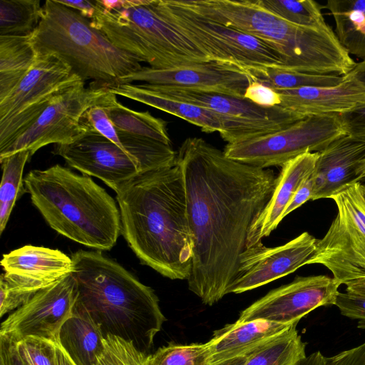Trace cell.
Masks as SVG:
<instances>
[{
    "label": "cell",
    "mask_w": 365,
    "mask_h": 365,
    "mask_svg": "<svg viewBox=\"0 0 365 365\" xmlns=\"http://www.w3.org/2000/svg\"><path fill=\"white\" fill-rule=\"evenodd\" d=\"M30 151L22 150L1 160L2 178L0 185V233L5 230L16 200L26 192L23 172L31 158Z\"/></svg>",
    "instance_id": "31"
},
{
    "label": "cell",
    "mask_w": 365,
    "mask_h": 365,
    "mask_svg": "<svg viewBox=\"0 0 365 365\" xmlns=\"http://www.w3.org/2000/svg\"><path fill=\"white\" fill-rule=\"evenodd\" d=\"M252 81L247 73L238 66L207 61L168 69L143 67L120 78L119 83L143 81L150 85L178 86L244 98Z\"/></svg>",
    "instance_id": "19"
},
{
    "label": "cell",
    "mask_w": 365,
    "mask_h": 365,
    "mask_svg": "<svg viewBox=\"0 0 365 365\" xmlns=\"http://www.w3.org/2000/svg\"><path fill=\"white\" fill-rule=\"evenodd\" d=\"M318 240L304 232L283 245L267 247L259 242L242 253L231 293L262 287L309 264Z\"/></svg>",
    "instance_id": "18"
},
{
    "label": "cell",
    "mask_w": 365,
    "mask_h": 365,
    "mask_svg": "<svg viewBox=\"0 0 365 365\" xmlns=\"http://www.w3.org/2000/svg\"><path fill=\"white\" fill-rule=\"evenodd\" d=\"M162 18L203 52L210 61L241 68H284L282 56L263 41L212 21L179 0H154Z\"/></svg>",
    "instance_id": "8"
},
{
    "label": "cell",
    "mask_w": 365,
    "mask_h": 365,
    "mask_svg": "<svg viewBox=\"0 0 365 365\" xmlns=\"http://www.w3.org/2000/svg\"><path fill=\"white\" fill-rule=\"evenodd\" d=\"M365 159V143L343 135L319 152L313 173L312 200L331 198L357 182V170Z\"/></svg>",
    "instance_id": "23"
},
{
    "label": "cell",
    "mask_w": 365,
    "mask_h": 365,
    "mask_svg": "<svg viewBox=\"0 0 365 365\" xmlns=\"http://www.w3.org/2000/svg\"><path fill=\"white\" fill-rule=\"evenodd\" d=\"M293 324L265 320L227 324L214 331L207 341L210 351V364L250 354Z\"/></svg>",
    "instance_id": "24"
},
{
    "label": "cell",
    "mask_w": 365,
    "mask_h": 365,
    "mask_svg": "<svg viewBox=\"0 0 365 365\" xmlns=\"http://www.w3.org/2000/svg\"><path fill=\"white\" fill-rule=\"evenodd\" d=\"M42 16L39 0H1L0 36H28Z\"/></svg>",
    "instance_id": "32"
},
{
    "label": "cell",
    "mask_w": 365,
    "mask_h": 365,
    "mask_svg": "<svg viewBox=\"0 0 365 365\" xmlns=\"http://www.w3.org/2000/svg\"><path fill=\"white\" fill-rule=\"evenodd\" d=\"M148 354L118 336L107 335L95 365H146Z\"/></svg>",
    "instance_id": "35"
},
{
    "label": "cell",
    "mask_w": 365,
    "mask_h": 365,
    "mask_svg": "<svg viewBox=\"0 0 365 365\" xmlns=\"http://www.w3.org/2000/svg\"><path fill=\"white\" fill-rule=\"evenodd\" d=\"M97 11L91 20L117 48L146 62L150 68L168 69L210 61L189 39L168 24L154 0H125L112 11Z\"/></svg>",
    "instance_id": "7"
},
{
    "label": "cell",
    "mask_w": 365,
    "mask_h": 365,
    "mask_svg": "<svg viewBox=\"0 0 365 365\" xmlns=\"http://www.w3.org/2000/svg\"><path fill=\"white\" fill-rule=\"evenodd\" d=\"M36 53L28 36H0V101L34 64Z\"/></svg>",
    "instance_id": "27"
},
{
    "label": "cell",
    "mask_w": 365,
    "mask_h": 365,
    "mask_svg": "<svg viewBox=\"0 0 365 365\" xmlns=\"http://www.w3.org/2000/svg\"><path fill=\"white\" fill-rule=\"evenodd\" d=\"M362 185V187H363V190H364V195H365V185Z\"/></svg>",
    "instance_id": "50"
},
{
    "label": "cell",
    "mask_w": 365,
    "mask_h": 365,
    "mask_svg": "<svg viewBox=\"0 0 365 365\" xmlns=\"http://www.w3.org/2000/svg\"><path fill=\"white\" fill-rule=\"evenodd\" d=\"M179 1L212 21L267 43L282 56L284 69L345 76L356 64L330 26L316 29L292 24L264 8L258 1Z\"/></svg>",
    "instance_id": "4"
},
{
    "label": "cell",
    "mask_w": 365,
    "mask_h": 365,
    "mask_svg": "<svg viewBox=\"0 0 365 365\" xmlns=\"http://www.w3.org/2000/svg\"><path fill=\"white\" fill-rule=\"evenodd\" d=\"M103 106L117 131L171 145L164 120L148 111H136L124 106L117 101L115 94Z\"/></svg>",
    "instance_id": "28"
},
{
    "label": "cell",
    "mask_w": 365,
    "mask_h": 365,
    "mask_svg": "<svg viewBox=\"0 0 365 365\" xmlns=\"http://www.w3.org/2000/svg\"><path fill=\"white\" fill-rule=\"evenodd\" d=\"M331 198L337 214L325 235L318 240L309 262L320 264L341 285L365 279V195L360 182L350 184Z\"/></svg>",
    "instance_id": "9"
},
{
    "label": "cell",
    "mask_w": 365,
    "mask_h": 365,
    "mask_svg": "<svg viewBox=\"0 0 365 365\" xmlns=\"http://www.w3.org/2000/svg\"><path fill=\"white\" fill-rule=\"evenodd\" d=\"M113 95L107 87L92 83L75 86L56 96L36 120L0 150V160L22 150L32 156L49 144L71 143L87 132L81 123L83 114L95 105H105Z\"/></svg>",
    "instance_id": "12"
},
{
    "label": "cell",
    "mask_w": 365,
    "mask_h": 365,
    "mask_svg": "<svg viewBox=\"0 0 365 365\" xmlns=\"http://www.w3.org/2000/svg\"><path fill=\"white\" fill-rule=\"evenodd\" d=\"M318 157L319 152H307L282 166L271 197L249 229L245 248L262 242L277 227L297 190L314 173Z\"/></svg>",
    "instance_id": "21"
},
{
    "label": "cell",
    "mask_w": 365,
    "mask_h": 365,
    "mask_svg": "<svg viewBox=\"0 0 365 365\" xmlns=\"http://www.w3.org/2000/svg\"><path fill=\"white\" fill-rule=\"evenodd\" d=\"M207 342L179 344L170 343L149 354L146 365H209Z\"/></svg>",
    "instance_id": "34"
},
{
    "label": "cell",
    "mask_w": 365,
    "mask_h": 365,
    "mask_svg": "<svg viewBox=\"0 0 365 365\" xmlns=\"http://www.w3.org/2000/svg\"><path fill=\"white\" fill-rule=\"evenodd\" d=\"M78 297L77 284L69 274L38 291L2 322L0 335L19 341L38 337L58 341L59 331L72 314Z\"/></svg>",
    "instance_id": "15"
},
{
    "label": "cell",
    "mask_w": 365,
    "mask_h": 365,
    "mask_svg": "<svg viewBox=\"0 0 365 365\" xmlns=\"http://www.w3.org/2000/svg\"><path fill=\"white\" fill-rule=\"evenodd\" d=\"M244 98L262 107L278 106L281 102L276 90L255 81H252L247 87Z\"/></svg>",
    "instance_id": "40"
},
{
    "label": "cell",
    "mask_w": 365,
    "mask_h": 365,
    "mask_svg": "<svg viewBox=\"0 0 365 365\" xmlns=\"http://www.w3.org/2000/svg\"><path fill=\"white\" fill-rule=\"evenodd\" d=\"M104 340L99 326L76 299L72 314L59 331L57 343L76 365H95Z\"/></svg>",
    "instance_id": "25"
},
{
    "label": "cell",
    "mask_w": 365,
    "mask_h": 365,
    "mask_svg": "<svg viewBox=\"0 0 365 365\" xmlns=\"http://www.w3.org/2000/svg\"><path fill=\"white\" fill-rule=\"evenodd\" d=\"M276 91L281 100L278 106L302 118L339 115L365 103V86L347 75L336 86Z\"/></svg>",
    "instance_id": "22"
},
{
    "label": "cell",
    "mask_w": 365,
    "mask_h": 365,
    "mask_svg": "<svg viewBox=\"0 0 365 365\" xmlns=\"http://www.w3.org/2000/svg\"><path fill=\"white\" fill-rule=\"evenodd\" d=\"M30 40L37 56H57L84 82L91 79L108 87L143 68L135 56L117 48L90 20L58 0L45 1Z\"/></svg>",
    "instance_id": "6"
},
{
    "label": "cell",
    "mask_w": 365,
    "mask_h": 365,
    "mask_svg": "<svg viewBox=\"0 0 365 365\" xmlns=\"http://www.w3.org/2000/svg\"><path fill=\"white\" fill-rule=\"evenodd\" d=\"M1 264L0 317L26 304L38 291L73 272L71 257L61 251L26 245L4 254Z\"/></svg>",
    "instance_id": "13"
},
{
    "label": "cell",
    "mask_w": 365,
    "mask_h": 365,
    "mask_svg": "<svg viewBox=\"0 0 365 365\" xmlns=\"http://www.w3.org/2000/svg\"><path fill=\"white\" fill-rule=\"evenodd\" d=\"M52 153L83 175L102 180L116 193L147 173L136 158L92 131L71 143L56 145Z\"/></svg>",
    "instance_id": "17"
},
{
    "label": "cell",
    "mask_w": 365,
    "mask_h": 365,
    "mask_svg": "<svg viewBox=\"0 0 365 365\" xmlns=\"http://www.w3.org/2000/svg\"><path fill=\"white\" fill-rule=\"evenodd\" d=\"M346 75L365 86V60L356 63L353 69Z\"/></svg>",
    "instance_id": "45"
},
{
    "label": "cell",
    "mask_w": 365,
    "mask_h": 365,
    "mask_svg": "<svg viewBox=\"0 0 365 365\" xmlns=\"http://www.w3.org/2000/svg\"><path fill=\"white\" fill-rule=\"evenodd\" d=\"M242 68L252 81H258L274 90L332 87L340 84L344 80V76L307 73L279 67L254 66Z\"/></svg>",
    "instance_id": "29"
},
{
    "label": "cell",
    "mask_w": 365,
    "mask_h": 365,
    "mask_svg": "<svg viewBox=\"0 0 365 365\" xmlns=\"http://www.w3.org/2000/svg\"><path fill=\"white\" fill-rule=\"evenodd\" d=\"M56 349L58 365H76L57 342Z\"/></svg>",
    "instance_id": "48"
},
{
    "label": "cell",
    "mask_w": 365,
    "mask_h": 365,
    "mask_svg": "<svg viewBox=\"0 0 365 365\" xmlns=\"http://www.w3.org/2000/svg\"><path fill=\"white\" fill-rule=\"evenodd\" d=\"M339 117L346 135L365 143V103Z\"/></svg>",
    "instance_id": "39"
},
{
    "label": "cell",
    "mask_w": 365,
    "mask_h": 365,
    "mask_svg": "<svg viewBox=\"0 0 365 365\" xmlns=\"http://www.w3.org/2000/svg\"><path fill=\"white\" fill-rule=\"evenodd\" d=\"M103 106L95 105L86 110L81 117V124L87 131H92L104 136L126 151L120 143L117 130Z\"/></svg>",
    "instance_id": "37"
},
{
    "label": "cell",
    "mask_w": 365,
    "mask_h": 365,
    "mask_svg": "<svg viewBox=\"0 0 365 365\" xmlns=\"http://www.w3.org/2000/svg\"><path fill=\"white\" fill-rule=\"evenodd\" d=\"M116 200L121 235L140 262L165 277L187 280L194 242L180 166L140 175L116 193Z\"/></svg>",
    "instance_id": "2"
},
{
    "label": "cell",
    "mask_w": 365,
    "mask_h": 365,
    "mask_svg": "<svg viewBox=\"0 0 365 365\" xmlns=\"http://www.w3.org/2000/svg\"><path fill=\"white\" fill-rule=\"evenodd\" d=\"M346 285V292L365 296V279L357 280Z\"/></svg>",
    "instance_id": "47"
},
{
    "label": "cell",
    "mask_w": 365,
    "mask_h": 365,
    "mask_svg": "<svg viewBox=\"0 0 365 365\" xmlns=\"http://www.w3.org/2000/svg\"><path fill=\"white\" fill-rule=\"evenodd\" d=\"M340 284L326 275L297 277L242 310L236 321L265 320L293 324L320 307L335 305Z\"/></svg>",
    "instance_id": "14"
},
{
    "label": "cell",
    "mask_w": 365,
    "mask_h": 365,
    "mask_svg": "<svg viewBox=\"0 0 365 365\" xmlns=\"http://www.w3.org/2000/svg\"><path fill=\"white\" fill-rule=\"evenodd\" d=\"M335 306L342 315L358 320V328L365 329V296L349 292H339Z\"/></svg>",
    "instance_id": "38"
},
{
    "label": "cell",
    "mask_w": 365,
    "mask_h": 365,
    "mask_svg": "<svg viewBox=\"0 0 365 365\" xmlns=\"http://www.w3.org/2000/svg\"><path fill=\"white\" fill-rule=\"evenodd\" d=\"M297 365H326V356L317 351L307 356Z\"/></svg>",
    "instance_id": "46"
},
{
    "label": "cell",
    "mask_w": 365,
    "mask_h": 365,
    "mask_svg": "<svg viewBox=\"0 0 365 365\" xmlns=\"http://www.w3.org/2000/svg\"><path fill=\"white\" fill-rule=\"evenodd\" d=\"M108 89L115 95L179 117L200 127L203 132H217L227 143L245 140L283 128L274 124L222 115L205 108L171 98L146 87L143 83H118L108 86Z\"/></svg>",
    "instance_id": "16"
},
{
    "label": "cell",
    "mask_w": 365,
    "mask_h": 365,
    "mask_svg": "<svg viewBox=\"0 0 365 365\" xmlns=\"http://www.w3.org/2000/svg\"><path fill=\"white\" fill-rule=\"evenodd\" d=\"M326 365H365V341L356 347L326 357Z\"/></svg>",
    "instance_id": "41"
},
{
    "label": "cell",
    "mask_w": 365,
    "mask_h": 365,
    "mask_svg": "<svg viewBox=\"0 0 365 365\" xmlns=\"http://www.w3.org/2000/svg\"><path fill=\"white\" fill-rule=\"evenodd\" d=\"M266 9L292 24L316 29H327L320 5L312 0H257Z\"/></svg>",
    "instance_id": "33"
},
{
    "label": "cell",
    "mask_w": 365,
    "mask_h": 365,
    "mask_svg": "<svg viewBox=\"0 0 365 365\" xmlns=\"http://www.w3.org/2000/svg\"><path fill=\"white\" fill-rule=\"evenodd\" d=\"M336 36L349 55L365 60V0H329Z\"/></svg>",
    "instance_id": "26"
},
{
    "label": "cell",
    "mask_w": 365,
    "mask_h": 365,
    "mask_svg": "<svg viewBox=\"0 0 365 365\" xmlns=\"http://www.w3.org/2000/svg\"><path fill=\"white\" fill-rule=\"evenodd\" d=\"M344 134L339 115L308 116L283 129L227 143L223 152L252 166L282 167L303 153L322 151Z\"/></svg>",
    "instance_id": "11"
},
{
    "label": "cell",
    "mask_w": 365,
    "mask_h": 365,
    "mask_svg": "<svg viewBox=\"0 0 365 365\" xmlns=\"http://www.w3.org/2000/svg\"><path fill=\"white\" fill-rule=\"evenodd\" d=\"M143 84L171 98L225 115L274 124L283 128L304 118L279 106L262 107L244 98L178 86Z\"/></svg>",
    "instance_id": "20"
},
{
    "label": "cell",
    "mask_w": 365,
    "mask_h": 365,
    "mask_svg": "<svg viewBox=\"0 0 365 365\" xmlns=\"http://www.w3.org/2000/svg\"><path fill=\"white\" fill-rule=\"evenodd\" d=\"M363 185H365V184H363Z\"/></svg>",
    "instance_id": "51"
},
{
    "label": "cell",
    "mask_w": 365,
    "mask_h": 365,
    "mask_svg": "<svg viewBox=\"0 0 365 365\" xmlns=\"http://www.w3.org/2000/svg\"><path fill=\"white\" fill-rule=\"evenodd\" d=\"M297 323L249 354L244 365H297L306 355V343Z\"/></svg>",
    "instance_id": "30"
},
{
    "label": "cell",
    "mask_w": 365,
    "mask_h": 365,
    "mask_svg": "<svg viewBox=\"0 0 365 365\" xmlns=\"http://www.w3.org/2000/svg\"><path fill=\"white\" fill-rule=\"evenodd\" d=\"M249 354L245 356H238L234 359H231L229 360H226L222 362H219L214 364H210V365H244L245 363Z\"/></svg>",
    "instance_id": "49"
},
{
    "label": "cell",
    "mask_w": 365,
    "mask_h": 365,
    "mask_svg": "<svg viewBox=\"0 0 365 365\" xmlns=\"http://www.w3.org/2000/svg\"><path fill=\"white\" fill-rule=\"evenodd\" d=\"M18 349L29 365H58L56 343L38 337L17 341Z\"/></svg>",
    "instance_id": "36"
},
{
    "label": "cell",
    "mask_w": 365,
    "mask_h": 365,
    "mask_svg": "<svg viewBox=\"0 0 365 365\" xmlns=\"http://www.w3.org/2000/svg\"><path fill=\"white\" fill-rule=\"evenodd\" d=\"M58 1L73 10L77 11L83 16L88 20H92L97 11L96 0H78V1H68V0H58Z\"/></svg>",
    "instance_id": "44"
},
{
    "label": "cell",
    "mask_w": 365,
    "mask_h": 365,
    "mask_svg": "<svg viewBox=\"0 0 365 365\" xmlns=\"http://www.w3.org/2000/svg\"><path fill=\"white\" fill-rule=\"evenodd\" d=\"M314 189L313 173L299 186L290 203L283 214V218L295 210L307 201L312 200Z\"/></svg>",
    "instance_id": "43"
},
{
    "label": "cell",
    "mask_w": 365,
    "mask_h": 365,
    "mask_svg": "<svg viewBox=\"0 0 365 365\" xmlns=\"http://www.w3.org/2000/svg\"><path fill=\"white\" fill-rule=\"evenodd\" d=\"M71 257L77 301L104 337L118 336L148 354L166 320L154 290L102 251L79 250Z\"/></svg>",
    "instance_id": "3"
},
{
    "label": "cell",
    "mask_w": 365,
    "mask_h": 365,
    "mask_svg": "<svg viewBox=\"0 0 365 365\" xmlns=\"http://www.w3.org/2000/svg\"><path fill=\"white\" fill-rule=\"evenodd\" d=\"M85 83L52 54L37 58L21 81L0 101V150L27 129L58 95Z\"/></svg>",
    "instance_id": "10"
},
{
    "label": "cell",
    "mask_w": 365,
    "mask_h": 365,
    "mask_svg": "<svg viewBox=\"0 0 365 365\" xmlns=\"http://www.w3.org/2000/svg\"><path fill=\"white\" fill-rule=\"evenodd\" d=\"M193 236L188 289L206 305L231 293L249 229L265 207L276 176L228 158L200 138H187L177 151Z\"/></svg>",
    "instance_id": "1"
},
{
    "label": "cell",
    "mask_w": 365,
    "mask_h": 365,
    "mask_svg": "<svg viewBox=\"0 0 365 365\" xmlns=\"http://www.w3.org/2000/svg\"><path fill=\"white\" fill-rule=\"evenodd\" d=\"M24 182L33 205L58 233L95 250L115 246L121 234L119 207L90 176L56 164L31 170Z\"/></svg>",
    "instance_id": "5"
},
{
    "label": "cell",
    "mask_w": 365,
    "mask_h": 365,
    "mask_svg": "<svg viewBox=\"0 0 365 365\" xmlns=\"http://www.w3.org/2000/svg\"><path fill=\"white\" fill-rule=\"evenodd\" d=\"M0 365H29L21 355L17 341L0 335Z\"/></svg>",
    "instance_id": "42"
}]
</instances>
